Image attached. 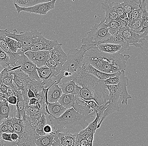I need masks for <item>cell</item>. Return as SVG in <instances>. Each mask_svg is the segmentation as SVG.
Wrapping results in <instances>:
<instances>
[{
    "instance_id": "obj_1",
    "label": "cell",
    "mask_w": 148,
    "mask_h": 146,
    "mask_svg": "<svg viewBox=\"0 0 148 146\" xmlns=\"http://www.w3.org/2000/svg\"><path fill=\"white\" fill-rule=\"evenodd\" d=\"M72 80L80 87L78 96L86 100H93L98 105L104 104L109 99V92L103 80L83 71L73 76Z\"/></svg>"
},
{
    "instance_id": "obj_2",
    "label": "cell",
    "mask_w": 148,
    "mask_h": 146,
    "mask_svg": "<svg viewBox=\"0 0 148 146\" xmlns=\"http://www.w3.org/2000/svg\"><path fill=\"white\" fill-rule=\"evenodd\" d=\"M130 56L121 53H110L97 49H89L84 54V63H89L99 71L112 74L125 71L127 61Z\"/></svg>"
},
{
    "instance_id": "obj_3",
    "label": "cell",
    "mask_w": 148,
    "mask_h": 146,
    "mask_svg": "<svg viewBox=\"0 0 148 146\" xmlns=\"http://www.w3.org/2000/svg\"><path fill=\"white\" fill-rule=\"evenodd\" d=\"M46 116L47 123L52 128L51 133L77 134L88 125L89 123L88 120L95 115L92 114L83 115L78 113L73 108H71L67 109L58 118H55L50 114H46Z\"/></svg>"
},
{
    "instance_id": "obj_4",
    "label": "cell",
    "mask_w": 148,
    "mask_h": 146,
    "mask_svg": "<svg viewBox=\"0 0 148 146\" xmlns=\"http://www.w3.org/2000/svg\"><path fill=\"white\" fill-rule=\"evenodd\" d=\"M129 85V79L126 77H123L119 84L116 85H106L109 92V99L108 105L104 110L102 117L98 124L97 129L99 128L102 123L111 114L115 112H119L118 100L120 99L123 104H127L128 99H132V97L127 92V86Z\"/></svg>"
},
{
    "instance_id": "obj_5",
    "label": "cell",
    "mask_w": 148,
    "mask_h": 146,
    "mask_svg": "<svg viewBox=\"0 0 148 146\" xmlns=\"http://www.w3.org/2000/svg\"><path fill=\"white\" fill-rule=\"evenodd\" d=\"M88 50L87 47L83 44L79 49H76L69 50L67 54L66 61L63 64L61 71H67L73 76L79 73L82 70L84 63V54Z\"/></svg>"
},
{
    "instance_id": "obj_6",
    "label": "cell",
    "mask_w": 148,
    "mask_h": 146,
    "mask_svg": "<svg viewBox=\"0 0 148 146\" xmlns=\"http://www.w3.org/2000/svg\"><path fill=\"white\" fill-rule=\"evenodd\" d=\"M105 19H101L99 23L95 24L90 29V31L87 33L88 36L83 40V43L88 49H93L95 45L99 44L101 41L110 37L112 35L109 33V27L104 23Z\"/></svg>"
},
{
    "instance_id": "obj_7",
    "label": "cell",
    "mask_w": 148,
    "mask_h": 146,
    "mask_svg": "<svg viewBox=\"0 0 148 146\" xmlns=\"http://www.w3.org/2000/svg\"><path fill=\"white\" fill-rule=\"evenodd\" d=\"M17 30H13V33H11L7 31L5 34L6 37L12 38L20 42L22 47H29L32 45L39 42L41 40L43 36L42 33L38 32L37 29H32L29 32H20L17 34Z\"/></svg>"
},
{
    "instance_id": "obj_8",
    "label": "cell",
    "mask_w": 148,
    "mask_h": 146,
    "mask_svg": "<svg viewBox=\"0 0 148 146\" xmlns=\"http://www.w3.org/2000/svg\"><path fill=\"white\" fill-rule=\"evenodd\" d=\"M99 118L96 114V118L90 123L86 128L76 134L75 146H92L93 145L94 134L96 133Z\"/></svg>"
},
{
    "instance_id": "obj_9",
    "label": "cell",
    "mask_w": 148,
    "mask_h": 146,
    "mask_svg": "<svg viewBox=\"0 0 148 146\" xmlns=\"http://www.w3.org/2000/svg\"><path fill=\"white\" fill-rule=\"evenodd\" d=\"M118 34L123 38L130 46H134L136 48L143 49L144 46L143 41H148V35L143 33H138L128 27L122 29H119Z\"/></svg>"
},
{
    "instance_id": "obj_10",
    "label": "cell",
    "mask_w": 148,
    "mask_h": 146,
    "mask_svg": "<svg viewBox=\"0 0 148 146\" xmlns=\"http://www.w3.org/2000/svg\"><path fill=\"white\" fill-rule=\"evenodd\" d=\"M16 52L18 53V58L14 66L21 65V70L24 71L30 78L42 82L38 74L36 64L30 61L25 55V53L21 52L20 49H18Z\"/></svg>"
},
{
    "instance_id": "obj_11",
    "label": "cell",
    "mask_w": 148,
    "mask_h": 146,
    "mask_svg": "<svg viewBox=\"0 0 148 146\" xmlns=\"http://www.w3.org/2000/svg\"><path fill=\"white\" fill-rule=\"evenodd\" d=\"M25 125L22 135L16 142L18 146H36L35 141L40 137L36 132V127L31 126L27 121H23Z\"/></svg>"
},
{
    "instance_id": "obj_12",
    "label": "cell",
    "mask_w": 148,
    "mask_h": 146,
    "mask_svg": "<svg viewBox=\"0 0 148 146\" xmlns=\"http://www.w3.org/2000/svg\"><path fill=\"white\" fill-rule=\"evenodd\" d=\"M56 1V0H51L49 1L38 3L36 5L28 7H20L15 3H14V4L16 12L18 14L20 13L21 12H24L44 15L47 14L49 11L54 9Z\"/></svg>"
},
{
    "instance_id": "obj_13",
    "label": "cell",
    "mask_w": 148,
    "mask_h": 146,
    "mask_svg": "<svg viewBox=\"0 0 148 146\" xmlns=\"http://www.w3.org/2000/svg\"><path fill=\"white\" fill-rule=\"evenodd\" d=\"M38 74L42 81L44 83L43 88H47L54 82L59 84L61 81L59 76H54L51 69L46 65H43L40 67H37Z\"/></svg>"
},
{
    "instance_id": "obj_14",
    "label": "cell",
    "mask_w": 148,
    "mask_h": 146,
    "mask_svg": "<svg viewBox=\"0 0 148 146\" xmlns=\"http://www.w3.org/2000/svg\"><path fill=\"white\" fill-rule=\"evenodd\" d=\"M54 136L52 146H75L76 134L69 133H51Z\"/></svg>"
},
{
    "instance_id": "obj_15",
    "label": "cell",
    "mask_w": 148,
    "mask_h": 146,
    "mask_svg": "<svg viewBox=\"0 0 148 146\" xmlns=\"http://www.w3.org/2000/svg\"><path fill=\"white\" fill-rule=\"evenodd\" d=\"M25 54L38 67L45 65L48 60L51 58L50 51L48 50H29L25 53Z\"/></svg>"
},
{
    "instance_id": "obj_16",
    "label": "cell",
    "mask_w": 148,
    "mask_h": 146,
    "mask_svg": "<svg viewBox=\"0 0 148 146\" xmlns=\"http://www.w3.org/2000/svg\"><path fill=\"white\" fill-rule=\"evenodd\" d=\"M93 49H97L102 52L107 53H122L130 50L129 45H122L112 43H99L95 45Z\"/></svg>"
},
{
    "instance_id": "obj_17",
    "label": "cell",
    "mask_w": 148,
    "mask_h": 146,
    "mask_svg": "<svg viewBox=\"0 0 148 146\" xmlns=\"http://www.w3.org/2000/svg\"><path fill=\"white\" fill-rule=\"evenodd\" d=\"M60 45H62V44L59 43L57 40H49L43 36L41 40L39 42L27 48L28 51L31 50L33 51L41 50L51 51L55 47Z\"/></svg>"
},
{
    "instance_id": "obj_18",
    "label": "cell",
    "mask_w": 148,
    "mask_h": 146,
    "mask_svg": "<svg viewBox=\"0 0 148 146\" xmlns=\"http://www.w3.org/2000/svg\"><path fill=\"white\" fill-rule=\"evenodd\" d=\"M58 85L62 89L63 93L73 94L75 96H78L81 88L73 80H67L64 78L61 79Z\"/></svg>"
},
{
    "instance_id": "obj_19",
    "label": "cell",
    "mask_w": 148,
    "mask_h": 146,
    "mask_svg": "<svg viewBox=\"0 0 148 146\" xmlns=\"http://www.w3.org/2000/svg\"><path fill=\"white\" fill-rule=\"evenodd\" d=\"M75 101L73 108L78 113L83 115L92 114L96 115V113L87 104L86 100L83 99L79 96H75Z\"/></svg>"
},
{
    "instance_id": "obj_20",
    "label": "cell",
    "mask_w": 148,
    "mask_h": 146,
    "mask_svg": "<svg viewBox=\"0 0 148 146\" xmlns=\"http://www.w3.org/2000/svg\"><path fill=\"white\" fill-rule=\"evenodd\" d=\"M114 1L105 0L101 3V10L105 13V19H110L120 22L121 18L119 17L114 8Z\"/></svg>"
},
{
    "instance_id": "obj_21",
    "label": "cell",
    "mask_w": 148,
    "mask_h": 146,
    "mask_svg": "<svg viewBox=\"0 0 148 146\" xmlns=\"http://www.w3.org/2000/svg\"><path fill=\"white\" fill-rule=\"evenodd\" d=\"M82 69L83 71H86L92 75L95 76L99 79L102 80H105L110 77L115 76L119 72L112 74L106 73L99 71L97 68L93 67L91 64L86 63H84L82 66Z\"/></svg>"
},
{
    "instance_id": "obj_22",
    "label": "cell",
    "mask_w": 148,
    "mask_h": 146,
    "mask_svg": "<svg viewBox=\"0 0 148 146\" xmlns=\"http://www.w3.org/2000/svg\"><path fill=\"white\" fill-rule=\"evenodd\" d=\"M14 106L4 99L0 101V123L5 118L13 117Z\"/></svg>"
},
{
    "instance_id": "obj_23",
    "label": "cell",
    "mask_w": 148,
    "mask_h": 146,
    "mask_svg": "<svg viewBox=\"0 0 148 146\" xmlns=\"http://www.w3.org/2000/svg\"><path fill=\"white\" fill-rule=\"evenodd\" d=\"M15 92L17 99L15 117L23 119L26 114L25 101L21 90H15Z\"/></svg>"
},
{
    "instance_id": "obj_24",
    "label": "cell",
    "mask_w": 148,
    "mask_h": 146,
    "mask_svg": "<svg viewBox=\"0 0 148 146\" xmlns=\"http://www.w3.org/2000/svg\"><path fill=\"white\" fill-rule=\"evenodd\" d=\"M62 93V90L59 85L54 82L51 85L48 90V101L50 103L57 102Z\"/></svg>"
},
{
    "instance_id": "obj_25",
    "label": "cell",
    "mask_w": 148,
    "mask_h": 146,
    "mask_svg": "<svg viewBox=\"0 0 148 146\" xmlns=\"http://www.w3.org/2000/svg\"><path fill=\"white\" fill-rule=\"evenodd\" d=\"M121 4L128 16L134 10L141 8L142 0H123Z\"/></svg>"
},
{
    "instance_id": "obj_26",
    "label": "cell",
    "mask_w": 148,
    "mask_h": 146,
    "mask_svg": "<svg viewBox=\"0 0 148 146\" xmlns=\"http://www.w3.org/2000/svg\"><path fill=\"white\" fill-rule=\"evenodd\" d=\"M62 46V45L57 46L50 51L51 58L64 64L66 61L67 55L63 50Z\"/></svg>"
},
{
    "instance_id": "obj_27",
    "label": "cell",
    "mask_w": 148,
    "mask_h": 146,
    "mask_svg": "<svg viewBox=\"0 0 148 146\" xmlns=\"http://www.w3.org/2000/svg\"><path fill=\"white\" fill-rule=\"evenodd\" d=\"M75 101V97L73 94L62 93L58 100V102L66 109L74 108Z\"/></svg>"
},
{
    "instance_id": "obj_28",
    "label": "cell",
    "mask_w": 148,
    "mask_h": 146,
    "mask_svg": "<svg viewBox=\"0 0 148 146\" xmlns=\"http://www.w3.org/2000/svg\"><path fill=\"white\" fill-rule=\"evenodd\" d=\"M47 107L51 115L55 118L60 117L67 110L58 101L54 103L49 102Z\"/></svg>"
},
{
    "instance_id": "obj_29",
    "label": "cell",
    "mask_w": 148,
    "mask_h": 146,
    "mask_svg": "<svg viewBox=\"0 0 148 146\" xmlns=\"http://www.w3.org/2000/svg\"><path fill=\"white\" fill-rule=\"evenodd\" d=\"M147 3L146 0H142V14L141 17V29L138 32L148 34V12L147 8Z\"/></svg>"
},
{
    "instance_id": "obj_30",
    "label": "cell",
    "mask_w": 148,
    "mask_h": 146,
    "mask_svg": "<svg viewBox=\"0 0 148 146\" xmlns=\"http://www.w3.org/2000/svg\"><path fill=\"white\" fill-rule=\"evenodd\" d=\"M54 136L52 133L42 136L35 141L36 146H51L53 143Z\"/></svg>"
},
{
    "instance_id": "obj_31",
    "label": "cell",
    "mask_w": 148,
    "mask_h": 146,
    "mask_svg": "<svg viewBox=\"0 0 148 146\" xmlns=\"http://www.w3.org/2000/svg\"><path fill=\"white\" fill-rule=\"evenodd\" d=\"M63 64L54 60L52 58H50L46 62V66L51 69L54 76H57L60 73L62 70Z\"/></svg>"
},
{
    "instance_id": "obj_32",
    "label": "cell",
    "mask_w": 148,
    "mask_h": 146,
    "mask_svg": "<svg viewBox=\"0 0 148 146\" xmlns=\"http://www.w3.org/2000/svg\"><path fill=\"white\" fill-rule=\"evenodd\" d=\"M12 122L14 132L18 134L20 138L22 135L25 128L23 119L13 117L12 118Z\"/></svg>"
},
{
    "instance_id": "obj_33",
    "label": "cell",
    "mask_w": 148,
    "mask_h": 146,
    "mask_svg": "<svg viewBox=\"0 0 148 146\" xmlns=\"http://www.w3.org/2000/svg\"><path fill=\"white\" fill-rule=\"evenodd\" d=\"M104 23L109 27V32L112 36L118 34V30L120 27L119 22L113 19H105Z\"/></svg>"
},
{
    "instance_id": "obj_34",
    "label": "cell",
    "mask_w": 148,
    "mask_h": 146,
    "mask_svg": "<svg viewBox=\"0 0 148 146\" xmlns=\"http://www.w3.org/2000/svg\"><path fill=\"white\" fill-rule=\"evenodd\" d=\"M105 43L120 44L122 45H129L128 43L119 34L111 36L110 37L107 38L106 40L100 42V43Z\"/></svg>"
},
{
    "instance_id": "obj_35",
    "label": "cell",
    "mask_w": 148,
    "mask_h": 146,
    "mask_svg": "<svg viewBox=\"0 0 148 146\" xmlns=\"http://www.w3.org/2000/svg\"><path fill=\"white\" fill-rule=\"evenodd\" d=\"M51 0H13L14 3L22 7H28Z\"/></svg>"
},
{
    "instance_id": "obj_36",
    "label": "cell",
    "mask_w": 148,
    "mask_h": 146,
    "mask_svg": "<svg viewBox=\"0 0 148 146\" xmlns=\"http://www.w3.org/2000/svg\"><path fill=\"white\" fill-rule=\"evenodd\" d=\"M8 30L7 29H5L4 30L0 29V47L7 53L9 56H10L14 52L11 51V50L9 49L5 39L6 36L5 34Z\"/></svg>"
},
{
    "instance_id": "obj_37",
    "label": "cell",
    "mask_w": 148,
    "mask_h": 146,
    "mask_svg": "<svg viewBox=\"0 0 148 146\" xmlns=\"http://www.w3.org/2000/svg\"><path fill=\"white\" fill-rule=\"evenodd\" d=\"M44 83L41 81H38L34 79H31L29 81L28 86V89L32 90L35 93V95L42 90V88L44 86Z\"/></svg>"
},
{
    "instance_id": "obj_38",
    "label": "cell",
    "mask_w": 148,
    "mask_h": 146,
    "mask_svg": "<svg viewBox=\"0 0 148 146\" xmlns=\"http://www.w3.org/2000/svg\"><path fill=\"white\" fill-rule=\"evenodd\" d=\"M5 39L9 49L12 52H16L18 49H21L22 47L21 43L14 39L5 36Z\"/></svg>"
},
{
    "instance_id": "obj_39",
    "label": "cell",
    "mask_w": 148,
    "mask_h": 146,
    "mask_svg": "<svg viewBox=\"0 0 148 146\" xmlns=\"http://www.w3.org/2000/svg\"><path fill=\"white\" fill-rule=\"evenodd\" d=\"M46 124L47 119L46 115L44 114H42L36 127V133L40 136L46 134L43 131V128Z\"/></svg>"
},
{
    "instance_id": "obj_40",
    "label": "cell",
    "mask_w": 148,
    "mask_h": 146,
    "mask_svg": "<svg viewBox=\"0 0 148 146\" xmlns=\"http://www.w3.org/2000/svg\"><path fill=\"white\" fill-rule=\"evenodd\" d=\"M0 76L1 77L3 84L9 87H13V79L9 75L7 67L5 68L0 73Z\"/></svg>"
},
{
    "instance_id": "obj_41",
    "label": "cell",
    "mask_w": 148,
    "mask_h": 146,
    "mask_svg": "<svg viewBox=\"0 0 148 146\" xmlns=\"http://www.w3.org/2000/svg\"><path fill=\"white\" fill-rule=\"evenodd\" d=\"M122 71L118 72L116 75L113 77H110L106 80H103L104 84L106 85H116L119 84L122 79L123 72Z\"/></svg>"
},
{
    "instance_id": "obj_42",
    "label": "cell",
    "mask_w": 148,
    "mask_h": 146,
    "mask_svg": "<svg viewBox=\"0 0 148 146\" xmlns=\"http://www.w3.org/2000/svg\"><path fill=\"white\" fill-rule=\"evenodd\" d=\"M113 6L116 13L121 19H123L128 18L127 15L125 12L121 3H118L117 1H114Z\"/></svg>"
},
{
    "instance_id": "obj_43",
    "label": "cell",
    "mask_w": 148,
    "mask_h": 146,
    "mask_svg": "<svg viewBox=\"0 0 148 146\" xmlns=\"http://www.w3.org/2000/svg\"><path fill=\"white\" fill-rule=\"evenodd\" d=\"M128 27L138 33L141 29V18L133 20H128Z\"/></svg>"
},
{
    "instance_id": "obj_44",
    "label": "cell",
    "mask_w": 148,
    "mask_h": 146,
    "mask_svg": "<svg viewBox=\"0 0 148 146\" xmlns=\"http://www.w3.org/2000/svg\"><path fill=\"white\" fill-rule=\"evenodd\" d=\"M35 95H36V98L37 100V101L40 104L42 109L46 112V99H45V95L43 90H42L41 92L36 94Z\"/></svg>"
},
{
    "instance_id": "obj_45",
    "label": "cell",
    "mask_w": 148,
    "mask_h": 146,
    "mask_svg": "<svg viewBox=\"0 0 148 146\" xmlns=\"http://www.w3.org/2000/svg\"><path fill=\"white\" fill-rule=\"evenodd\" d=\"M142 14V10L141 8L136 9L132 11L129 16H127L129 20H133L135 19H140Z\"/></svg>"
},
{
    "instance_id": "obj_46",
    "label": "cell",
    "mask_w": 148,
    "mask_h": 146,
    "mask_svg": "<svg viewBox=\"0 0 148 146\" xmlns=\"http://www.w3.org/2000/svg\"><path fill=\"white\" fill-rule=\"evenodd\" d=\"M0 62L10 65V58L9 55L0 47Z\"/></svg>"
},
{
    "instance_id": "obj_47",
    "label": "cell",
    "mask_w": 148,
    "mask_h": 146,
    "mask_svg": "<svg viewBox=\"0 0 148 146\" xmlns=\"http://www.w3.org/2000/svg\"><path fill=\"white\" fill-rule=\"evenodd\" d=\"M12 118H5L2 122L4 123L7 125V127L9 128L10 134H12V133L14 132L13 125L12 122Z\"/></svg>"
},
{
    "instance_id": "obj_48",
    "label": "cell",
    "mask_w": 148,
    "mask_h": 146,
    "mask_svg": "<svg viewBox=\"0 0 148 146\" xmlns=\"http://www.w3.org/2000/svg\"><path fill=\"white\" fill-rule=\"evenodd\" d=\"M6 99L9 104H12V105H16L17 103V97L15 95H12V96H10L6 98Z\"/></svg>"
},
{
    "instance_id": "obj_49",
    "label": "cell",
    "mask_w": 148,
    "mask_h": 146,
    "mask_svg": "<svg viewBox=\"0 0 148 146\" xmlns=\"http://www.w3.org/2000/svg\"><path fill=\"white\" fill-rule=\"evenodd\" d=\"M128 20H129V18H128L121 19V21L119 22L120 27L119 29H122L125 28L127 27V26H128Z\"/></svg>"
},
{
    "instance_id": "obj_50",
    "label": "cell",
    "mask_w": 148,
    "mask_h": 146,
    "mask_svg": "<svg viewBox=\"0 0 148 146\" xmlns=\"http://www.w3.org/2000/svg\"><path fill=\"white\" fill-rule=\"evenodd\" d=\"M11 134L10 133H2V138L3 140L5 141H9V142H13L11 138Z\"/></svg>"
},
{
    "instance_id": "obj_51",
    "label": "cell",
    "mask_w": 148,
    "mask_h": 146,
    "mask_svg": "<svg viewBox=\"0 0 148 146\" xmlns=\"http://www.w3.org/2000/svg\"><path fill=\"white\" fill-rule=\"evenodd\" d=\"M0 132L1 133H10L9 128L7 125L3 122H2L0 124Z\"/></svg>"
},
{
    "instance_id": "obj_52",
    "label": "cell",
    "mask_w": 148,
    "mask_h": 146,
    "mask_svg": "<svg viewBox=\"0 0 148 146\" xmlns=\"http://www.w3.org/2000/svg\"><path fill=\"white\" fill-rule=\"evenodd\" d=\"M11 142H12L5 141L3 140L2 138V133L0 132V146L15 145L14 144H11Z\"/></svg>"
},
{
    "instance_id": "obj_53",
    "label": "cell",
    "mask_w": 148,
    "mask_h": 146,
    "mask_svg": "<svg viewBox=\"0 0 148 146\" xmlns=\"http://www.w3.org/2000/svg\"><path fill=\"white\" fill-rule=\"evenodd\" d=\"M5 94H6V98L10 96H12V95L16 96V93L14 88L9 86H8V89H7Z\"/></svg>"
},
{
    "instance_id": "obj_54",
    "label": "cell",
    "mask_w": 148,
    "mask_h": 146,
    "mask_svg": "<svg viewBox=\"0 0 148 146\" xmlns=\"http://www.w3.org/2000/svg\"><path fill=\"white\" fill-rule=\"evenodd\" d=\"M43 131L46 134H51L52 132V128L50 125L46 124L43 128Z\"/></svg>"
},
{
    "instance_id": "obj_55",
    "label": "cell",
    "mask_w": 148,
    "mask_h": 146,
    "mask_svg": "<svg viewBox=\"0 0 148 146\" xmlns=\"http://www.w3.org/2000/svg\"><path fill=\"white\" fill-rule=\"evenodd\" d=\"M37 100L36 97L32 98L29 99V101L28 107L36 106V103H37Z\"/></svg>"
},
{
    "instance_id": "obj_56",
    "label": "cell",
    "mask_w": 148,
    "mask_h": 146,
    "mask_svg": "<svg viewBox=\"0 0 148 146\" xmlns=\"http://www.w3.org/2000/svg\"><path fill=\"white\" fill-rule=\"evenodd\" d=\"M11 136L12 140L14 142H17L18 138H19V136H18V134H16L15 132L12 133Z\"/></svg>"
},
{
    "instance_id": "obj_57",
    "label": "cell",
    "mask_w": 148,
    "mask_h": 146,
    "mask_svg": "<svg viewBox=\"0 0 148 146\" xmlns=\"http://www.w3.org/2000/svg\"><path fill=\"white\" fill-rule=\"evenodd\" d=\"M27 96L28 97L29 99L32 98L36 97V95H35V93H34L33 91L29 88L28 90Z\"/></svg>"
},
{
    "instance_id": "obj_58",
    "label": "cell",
    "mask_w": 148,
    "mask_h": 146,
    "mask_svg": "<svg viewBox=\"0 0 148 146\" xmlns=\"http://www.w3.org/2000/svg\"><path fill=\"white\" fill-rule=\"evenodd\" d=\"M8 88V86L4 84H2L1 85V91L5 94L6 91H7Z\"/></svg>"
},
{
    "instance_id": "obj_59",
    "label": "cell",
    "mask_w": 148,
    "mask_h": 146,
    "mask_svg": "<svg viewBox=\"0 0 148 146\" xmlns=\"http://www.w3.org/2000/svg\"><path fill=\"white\" fill-rule=\"evenodd\" d=\"M9 65L8 64H6L0 62V73H1V72L3 71V69L7 67Z\"/></svg>"
},
{
    "instance_id": "obj_60",
    "label": "cell",
    "mask_w": 148,
    "mask_h": 146,
    "mask_svg": "<svg viewBox=\"0 0 148 146\" xmlns=\"http://www.w3.org/2000/svg\"><path fill=\"white\" fill-rule=\"evenodd\" d=\"M4 99H6V94L0 91V101Z\"/></svg>"
},
{
    "instance_id": "obj_61",
    "label": "cell",
    "mask_w": 148,
    "mask_h": 146,
    "mask_svg": "<svg viewBox=\"0 0 148 146\" xmlns=\"http://www.w3.org/2000/svg\"><path fill=\"white\" fill-rule=\"evenodd\" d=\"M2 84H0V91H1V85Z\"/></svg>"
},
{
    "instance_id": "obj_62",
    "label": "cell",
    "mask_w": 148,
    "mask_h": 146,
    "mask_svg": "<svg viewBox=\"0 0 148 146\" xmlns=\"http://www.w3.org/2000/svg\"><path fill=\"white\" fill-rule=\"evenodd\" d=\"M71 1H75V0H71Z\"/></svg>"
}]
</instances>
